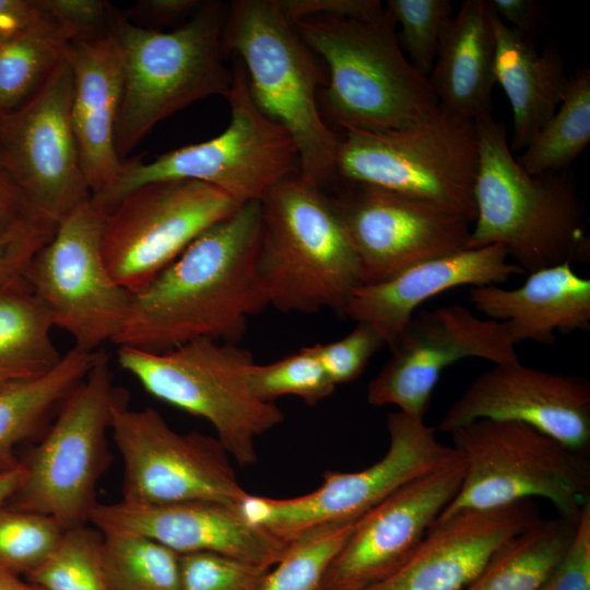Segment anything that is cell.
Wrapping results in <instances>:
<instances>
[{
    "label": "cell",
    "mask_w": 590,
    "mask_h": 590,
    "mask_svg": "<svg viewBox=\"0 0 590 590\" xmlns=\"http://www.w3.org/2000/svg\"><path fill=\"white\" fill-rule=\"evenodd\" d=\"M260 233L259 201L205 229L133 295L113 344L162 353L200 339L237 343L268 307L256 271Z\"/></svg>",
    "instance_id": "cell-1"
},
{
    "label": "cell",
    "mask_w": 590,
    "mask_h": 590,
    "mask_svg": "<svg viewBox=\"0 0 590 590\" xmlns=\"http://www.w3.org/2000/svg\"><path fill=\"white\" fill-rule=\"evenodd\" d=\"M479 166L468 248L500 245L524 273L588 260L583 208L567 169L527 173L492 115L475 120Z\"/></svg>",
    "instance_id": "cell-2"
},
{
    "label": "cell",
    "mask_w": 590,
    "mask_h": 590,
    "mask_svg": "<svg viewBox=\"0 0 590 590\" xmlns=\"http://www.w3.org/2000/svg\"><path fill=\"white\" fill-rule=\"evenodd\" d=\"M227 7L204 1L169 32L132 22L114 7L109 31L123 55V87L115 148L125 158L161 121L187 106L229 94L233 73L223 62Z\"/></svg>",
    "instance_id": "cell-3"
},
{
    "label": "cell",
    "mask_w": 590,
    "mask_h": 590,
    "mask_svg": "<svg viewBox=\"0 0 590 590\" xmlns=\"http://www.w3.org/2000/svg\"><path fill=\"white\" fill-rule=\"evenodd\" d=\"M260 204L256 271L268 306L343 316L362 273L331 199L297 174L273 186Z\"/></svg>",
    "instance_id": "cell-4"
},
{
    "label": "cell",
    "mask_w": 590,
    "mask_h": 590,
    "mask_svg": "<svg viewBox=\"0 0 590 590\" xmlns=\"http://www.w3.org/2000/svg\"><path fill=\"white\" fill-rule=\"evenodd\" d=\"M293 25L328 67L323 104L343 130L389 131L438 107L428 79L401 49L386 5L370 17L312 16Z\"/></svg>",
    "instance_id": "cell-5"
},
{
    "label": "cell",
    "mask_w": 590,
    "mask_h": 590,
    "mask_svg": "<svg viewBox=\"0 0 590 590\" xmlns=\"http://www.w3.org/2000/svg\"><path fill=\"white\" fill-rule=\"evenodd\" d=\"M224 52L239 57L256 106L292 137L299 176L322 187L335 176L339 135L321 116L320 80L311 50L278 0H236L227 7Z\"/></svg>",
    "instance_id": "cell-6"
},
{
    "label": "cell",
    "mask_w": 590,
    "mask_h": 590,
    "mask_svg": "<svg viewBox=\"0 0 590 590\" xmlns=\"http://www.w3.org/2000/svg\"><path fill=\"white\" fill-rule=\"evenodd\" d=\"M226 99L227 128L219 135L186 145L144 163L123 161L115 181L91 201L107 213L125 194L156 181L188 179L210 185L236 204L261 201L283 179L299 174V156L290 133L253 103L238 60Z\"/></svg>",
    "instance_id": "cell-7"
},
{
    "label": "cell",
    "mask_w": 590,
    "mask_h": 590,
    "mask_svg": "<svg viewBox=\"0 0 590 590\" xmlns=\"http://www.w3.org/2000/svg\"><path fill=\"white\" fill-rule=\"evenodd\" d=\"M475 121L438 107L402 128L339 135L335 176L380 187L475 219Z\"/></svg>",
    "instance_id": "cell-8"
},
{
    "label": "cell",
    "mask_w": 590,
    "mask_h": 590,
    "mask_svg": "<svg viewBox=\"0 0 590 590\" xmlns=\"http://www.w3.org/2000/svg\"><path fill=\"white\" fill-rule=\"evenodd\" d=\"M117 359L148 393L209 422L240 467L257 462V439L285 420L275 403L250 391L256 362L236 343L200 339L162 353L119 346Z\"/></svg>",
    "instance_id": "cell-9"
},
{
    "label": "cell",
    "mask_w": 590,
    "mask_h": 590,
    "mask_svg": "<svg viewBox=\"0 0 590 590\" xmlns=\"http://www.w3.org/2000/svg\"><path fill=\"white\" fill-rule=\"evenodd\" d=\"M464 462L461 487L438 520L543 498L577 520L590 503V460L519 422L477 420L450 433Z\"/></svg>",
    "instance_id": "cell-10"
},
{
    "label": "cell",
    "mask_w": 590,
    "mask_h": 590,
    "mask_svg": "<svg viewBox=\"0 0 590 590\" xmlns=\"http://www.w3.org/2000/svg\"><path fill=\"white\" fill-rule=\"evenodd\" d=\"M387 430L388 450L368 468L327 471L319 487L292 498L248 494L237 506L240 514L291 547L316 531L356 521L402 486L461 457L453 446L439 441L422 418L392 412Z\"/></svg>",
    "instance_id": "cell-11"
},
{
    "label": "cell",
    "mask_w": 590,
    "mask_h": 590,
    "mask_svg": "<svg viewBox=\"0 0 590 590\" xmlns=\"http://www.w3.org/2000/svg\"><path fill=\"white\" fill-rule=\"evenodd\" d=\"M118 390L109 355L97 350L87 375L24 463L15 508L52 517L64 529L90 523L97 484L110 463L107 435Z\"/></svg>",
    "instance_id": "cell-12"
},
{
    "label": "cell",
    "mask_w": 590,
    "mask_h": 590,
    "mask_svg": "<svg viewBox=\"0 0 590 590\" xmlns=\"http://www.w3.org/2000/svg\"><path fill=\"white\" fill-rule=\"evenodd\" d=\"M110 434L122 461L125 503L238 506L249 494L216 438L179 433L153 408L131 409L120 390L111 408Z\"/></svg>",
    "instance_id": "cell-13"
},
{
    "label": "cell",
    "mask_w": 590,
    "mask_h": 590,
    "mask_svg": "<svg viewBox=\"0 0 590 590\" xmlns=\"http://www.w3.org/2000/svg\"><path fill=\"white\" fill-rule=\"evenodd\" d=\"M105 212L91 199L58 223L24 279L74 347L95 352L121 330L133 295L110 275L102 252Z\"/></svg>",
    "instance_id": "cell-14"
},
{
    "label": "cell",
    "mask_w": 590,
    "mask_h": 590,
    "mask_svg": "<svg viewBox=\"0 0 590 590\" xmlns=\"http://www.w3.org/2000/svg\"><path fill=\"white\" fill-rule=\"evenodd\" d=\"M239 205L219 189L175 179L140 186L106 214L102 252L113 279L135 295L205 229Z\"/></svg>",
    "instance_id": "cell-15"
},
{
    "label": "cell",
    "mask_w": 590,
    "mask_h": 590,
    "mask_svg": "<svg viewBox=\"0 0 590 590\" xmlns=\"http://www.w3.org/2000/svg\"><path fill=\"white\" fill-rule=\"evenodd\" d=\"M73 74L66 57L22 105L0 114V162L31 208L59 223L87 202L71 121Z\"/></svg>",
    "instance_id": "cell-16"
},
{
    "label": "cell",
    "mask_w": 590,
    "mask_h": 590,
    "mask_svg": "<svg viewBox=\"0 0 590 590\" xmlns=\"http://www.w3.org/2000/svg\"><path fill=\"white\" fill-rule=\"evenodd\" d=\"M390 349L391 355L367 387L366 400L422 420L448 366L469 357L494 365L520 363L504 323L480 318L461 305L414 315Z\"/></svg>",
    "instance_id": "cell-17"
},
{
    "label": "cell",
    "mask_w": 590,
    "mask_h": 590,
    "mask_svg": "<svg viewBox=\"0 0 590 590\" xmlns=\"http://www.w3.org/2000/svg\"><path fill=\"white\" fill-rule=\"evenodd\" d=\"M347 184L330 199L358 258L362 284L468 248L472 223L463 216L380 187Z\"/></svg>",
    "instance_id": "cell-18"
},
{
    "label": "cell",
    "mask_w": 590,
    "mask_h": 590,
    "mask_svg": "<svg viewBox=\"0 0 590 590\" xmlns=\"http://www.w3.org/2000/svg\"><path fill=\"white\" fill-rule=\"evenodd\" d=\"M463 475L460 457L402 486L361 516L329 564L320 590H359L398 569L456 497Z\"/></svg>",
    "instance_id": "cell-19"
},
{
    "label": "cell",
    "mask_w": 590,
    "mask_h": 590,
    "mask_svg": "<svg viewBox=\"0 0 590 590\" xmlns=\"http://www.w3.org/2000/svg\"><path fill=\"white\" fill-rule=\"evenodd\" d=\"M477 420L523 423L587 453L590 385L576 374L551 373L521 363L495 365L470 384L434 429L450 434Z\"/></svg>",
    "instance_id": "cell-20"
},
{
    "label": "cell",
    "mask_w": 590,
    "mask_h": 590,
    "mask_svg": "<svg viewBox=\"0 0 590 590\" xmlns=\"http://www.w3.org/2000/svg\"><path fill=\"white\" fill-rule=\"evenodd\" d=\"M90 523L102 532L152 539L182 555L210 552L272 568L290 546L251 524L237 506L192 502L144 506L97 503Z\"/></svg>",
    "instance_id": "cell-21"
},
{
    "label": "cell",
    "mask_w": 590,
    "mask_h": 590,
    "mask_svg": "<svg viewBox=\"0 0 590 590\" xmlns=\"http://www.w3.org/2000/svg\"><path fill=\"white\" fill-rule=\"evenodd\" d=\"M536 519L533 500H520L438 520L404 564L359 590H465L496 550Z\"/></svg>",
    "instance_id": "cell-22"
},
{
    "label": "cell",
    "mask_w": 590,
    "mask_h": 590,
    "mask_svg": "<svg viewBox=\"0 0 590 590\" xmlns=\"http://www.w3.org/2000/svg\"><path fill=\"white\" fill-rule=\"evenodd\" d=\"M523 273L500 245L467 248L422 261L385 281L358 285L343 316L368 324L392 347L427 299L459 286L500 285Z\"/></svg>",
    "instance_id": "cell-23"
},
{
    "label": "cell",
    "mask_w": 590,
    "mask_h": 590,
    "mask_svg": "<svg viewBox=\"0 0 590 590\" xmlns=\"http://www.w3.org/2000/svg\"><path fill=\"white\" fill-rule=\"evenodd\" d=\"M73 74L71 121L83 173L92 196L118 177L122 160L115 129L123 87V55L110 31L69 43Z\"/></svg>",
    "instance_id": "cell-24"
},
{
    "label": "cell",
    "mask_w": 590,
    "mask_h": 590,
    "mask_svg": "<svg viewBox=\"0 0 590 590\" xmlns=\"http://www.w3.org/2000/svg\"><path fill=\"white\" fill-rule=\"evenodd\" d=\"M469 299L488 319L504 323L515 343L552 345L556 332L590 329V280L570 262L528 274L519 287L473 286Z\"/></svg>",
    "instance_id": "cell-25"
},
{
    "label": "cell",
    "mask_w": 590,
    "mask_h": 590,
    "mask_svg": "<svg viewBox=\"0 0 590 590\" xmlns=\"http://www.w3.org/2000/svg\"><path fill=\"white\" fill-rule=\"evenodd\" d=\"M492 13L488 1H463L441 37L427 76L441 108L473 121L493 110Z\"/></svg>",
    "instance_id": "cell-26"
},
{
    "label": "cell",
    "mask_w": 590,
    "mask_h": 590,
    "mask_svg": "<svg viewBox=\"0 0 590 590\" xmlns=\"http://www.w3.org/2000/svg\"><path fill=\"white\" fill-rule=\"evenodd\" d=\"M492 24L494 79L512 109L509 146L512 152L522 151L557 109L569 76L556 47L550 44L539 52L530 36L506 25L494 10Z\"/></svg>",
    "instance_id": "cell-27"
},
{
    "label": "cell",
    "mask_w": 590,
    "mask_h": 590,
    "mask_svg": "<svg viewBox=\"0 0 590 590\" xmlns=\"http://www.w3.org/2000/svg\"><path fill=\"white\" fill-rule=\"evenodd\" d=\"M54 327L24 276L0 282V381L33 379L60 363L63 354L52 341Z\"/></svg>",
    "instance_id": "cell-28"
},
{
    "label": "cell",
    "mask_w": 590,
    "mask_h": 590,
    "mask_svg": "<svg viewBox=\"0 0 590 590\" xmlns=\"http://www.w3.org/2000/svg\"><path fill=\"white\" fill-rule=\"evenodd\" d=\"M96 352V351H95ZM95 352L72 347L49 373L0 390V471L16 467L14 447L33 435L91 369Z\"/></svg>",
    "instance_id": "cell-29"
},
{
    "label": "cell",
    "mask_w": 590,
    "mask_h": 590,
    "mask_svg": "<svg viewBox=\"0 0 590 590\" xmlns=\"http://www.w3.org/2000/svg\"><path fill=\"white\" fill-rule=\"evenodd\" d=\"M577 522L536 519L505 541L465 590H539L567 553Z\"/></svg>",
    "instance_id": "cell-30"
},
{
    "label": "cell",
    "mask_w": 590,
    "mask_h": 590,
    "mask_svg": "<svg viewBox=\"0 0 590 590\" xmlns=\"http://www.w3.org/2000/svg\"><path fill=\"white\" fill-rule=\"evenodd\" d=\"M590 141V70L569 76L565 95L551 118L517 157L531 175L557 173L583 152Z\"/></svg>",
    "instance_id": "cell-31"
},
{
    "label": "cell",
    "mask_w": 590,
    "mask_h": 590,
    "mask_svg": "<svg viewBox=\"0 0 590 590\" xmlns=\"http://www.w3.org/2000/svg\"><path fill=\"white\" fill-rule=\"evenodd\" d=\"M70 37L58 25L0 44V114L26 102L66 57Z\"/></svg>",
    "instance_id": "cell-32"
},
{
    "label": "cell",
    "mask_w": 590,
    "mask_h": 590,
    "mask_svg": "<svg viewBox=\"0 0 590 590\" xmlns=\"http://www.w3.org/2000/svg\"><path fill=\"white\" fill-rule=\"evenodd\" d=\"M102 533L108 590H180L179 554L135 533Z\"/></svg>",
    "instance_id": "cell-33"
},
{
    "label": "cell",
    "mask_w": 590,
    "mask_h": 590,
    "mask_svg": "<svg viewBox=\"0 0 590 590\" xmlns=\"http://www.w3.org/2000/svg\"><path fill=\"white\" fill-rule=\"evenodd\" d=\"M104 535L93 526L66 529L48 557L25 578L42 590H108Z\"/></svg>",
    "instance_id": "cell-34"
},
{
    "label": "cell",
    "mask_w": 590,
    "mask_h": 590,
    "mask_svg": "<svg viewBox=\"0 0 590 590\" xmlns=\"http://www.w3.org/2000/svg\"><path fill=\"white\" fill-rule=\"evenodd\" d=\"M252 394L263 401L294 396L308 405L328 398L335 389L326 374L312 345L268 364L255 363L248 371Z\"/></svg>",
    "instance_id": "cell-35"
},
{
    "label": "cell",
    "mask_w": 590,
    "mask_h": 590,
    "mask_svg": "<svg viewBox=\"0 0 590 590\" xmlns=\"http://www.w3.org/2000/svg\"><path fill=\"white\" fill-rule=\"evenodd\" d=\"M354 522L324 528L293 544L268 571L259 590H320L328 566Z\"/></svg>",
    "instance_id": "cell-36"
},
{
    "label": "cell",
    "mask_w": 590,
    "mask_h": 590,
    "mask_svg": "<svg viewBox=\"0 0 590 590\" xmlns=\"http://www.w3.org/2000/svg\"><path fill=\"white\" fill-rule=\"evenodd\" d=\"M64 530L47 515L0 507V566L25 577L48 557Z\"/></svg>",
    "instance_id": "cell-37"
},
{
    "label": "cell",
    "mask_w": 590,
    "mask_h": 590,
    "mask_svg": "<svg viewBox=\"0 0 590 590\" xmlns=\"http://www.w3.org/2000/svg\"><path fill=\"white\" fill-rule=\"evenodd\" d=\"M398 40L410 62L424 75L432 71L441 37L453 15L449 0H387Z\"/></svg>",
    "instance_id": "cell-38"
},
{
    "label": "cell",
    "mask_w": 590,
    "mask_h": 590,
    "mask_svg": "<svg viewBox=\"0 0 590 590\" xmlns=\"http://www.w3.org/2000/svg\"><path fill=\"white\" fill-rule=\"evenodd\" d=\"M179 567L180 590H259L271 569L210 552L179 555Z\"/></svg>",
    "instance_id": "cell-39"
},
{
    "label": "cell",
    "mask_w": 590,
    "mask_h": 590,
    "mask_svg": "<svg viewBox=\"0 0 590 590\" xmlns=\"http://www.w3.org/2000/svg\"><path fill=\"white\" fill-rule=\"evenodd\" d=\"M312 346L326 374L337 387L357 379L371 357L386 345L371 327L357 322L343 338Z\"/></svg>",
    "instance_id": "cell-40"
},
{
    "label": "cell",
    "mask_w": 590,
    "mask_h": 590,
    "mask_svg": "<svg viewBox=\"0 0 590 590\" xmlns=\"http://www.w3.org/2000/svg\"><path fill=\"white\" fill-rule=\"evenodd\" d=\"M58 223L33 212L0 239V282L24 276L35 255L51 239Z\"/></svg>",
    "instance_id": "cell-41"
},
{
    "label": "cell",
    "mask_w": 590,
    "mask_h": 590,
    "mask_svg": "<svg viewBox=\"0 0 590 590\" xmlns=\"http://www.w3.org/2000/svg\"><path fill=\"white\" fill-rule=\"evenodd\" d=\"M70 42L109 31L113 5L103 0H37Z\"/></svg>",
    "instance_id": "cell-42"
},
{
    "label": "cell",
    "mask_w": 590,
    "mask_h": 590,
    "mask_svg": "<svg viewBox=\"0 0 590 590\" xmlns=\"http://www.w3.org/2000/svg\"><path fill=\"white\" fill-rule=\"evenodd\" d=\"M539 590H590V503L578 518L567 553Z\"/></svg>",
    "instance_id": "cell-43"
},
{
    "label": "cell",
    "mask_w": 590,
    "mask_h": 590,
    "mask_svg": "<svg viewBox=\"0 0 590 590\" xmlns=\"http://www.w3.org/2000/svg\"><path fill=\"white\" fill-rule=\"evenodd\" d=\"M292 23L312 16L361 19L370 17L384 11L379 0H278Z\"/></svg>",
    "instance_id": "cell-44"
},
{
    "label": "cell",
    "mask_w": 590,
    "mask_h": 590,
    "mask_svg": "<svg viewBox=\"0 0 590 590\" xmlns=\"http://www.w3.org/2000/svg\"><path fill=\"white\" fill-rule=\"evenodd\" d=\"M54 25L58 24L37 0H0V44Z\"/></svg>",
    "instance_id": "cell-45"
},
{
    "label": "cell",
    "mask_w": 590,
    "mask_h": 590,
    "mask_svg": "<svg viewBox=\"0 0 590 590\" xmlns=\"http://www.w3.org/2000/svg\"><path fill=\"white\" fill-rule=\"evenodd\" d=\"M204 3L202 0H141L130 10L132 19L167 25L190 19Z\"/></svg>",
    "instance_id": "cell-46"
},
{
    "label": "cell",
    "mask_w": 590,
    "mask_h": 590,
    "mask_svg": "<svg viewBox=\"0 0 590 590\" xmlns=\"http://www.w3.org/2000/svg\"><path fill=\"white\" fill-rule=\"evenodd\" d=\"M33 212L22 190L0 166V239Z\"/></svg>",
    "instance_id": "cell-47"
},
{
    "label": "cell",
    "mask_w": 590,
    "mask_h": 590,
    "mask_svg": "<svg viewBox=\"0 0 590 590\" xmlns=\"http://www.w3.org/2000/svg\"><path fill=\"white\" fill-rule=\"evenodd\" d=\"M498 17L509 27L530 36L540 17V4L534 0H489Z\"/></svg>",
    "instance_id": "cell-48"
},
{
    "label": "cell",
    "mask_w": 590,
    "mask_h": 590,
    "mask_svg": "<svg viewBox=\"0 0 590 590\" xmlns=\"http://www.w3.org/2000/svg\"><path fill=\"white\" fill-rule=\"evenodd\" d=\"M26 476L24 463H19L16 467L0 471V507L21 488Z\"/></svg>",
    "instance_id": "cell-49"
},
{
    "label": "cell",
    "mask_w": 590,
    "mask_h": 590,
    "mask_svg": "<svg viewBox=\"0 0 590 590\" xmlns=\"http://www.w3.org/2000/svg\"><path fill=\"white\" fill-rule=\"evenodd\" d=\"M0 590H42L25 577L0 566Z\"/></svg>",
    "instance_id": "cell-50"
},
{
    "label": "cell",
    "mask_w": 590,
    "mask_h": 590,
    "mask_svg": "<svg viewBox=\"0 0 590 590\" xmlns=\"http://www.w3.org/2000/svg\"><path fill=\"white\" fill-rule=\"evenodd\" d=\"M10 382H3V381H0V390H2L7 385H9Z\"/></svg>",
    "instance_id": "cell-51"
},
{
    "label": "cell",
    "mask_w": 590,
    "mask_h": 590,
    "mask_svg": "<svg viewBox=\"0 0 590 590\" xmlns=\"http://www.w3.org/2000/svg\"><path fill=\"white\" fill-rule=\"evenodd\" d=\"M0 166H2V165H1V162H0Z\"/></svg>",
    "instance_id": "cell-52"
}]
</instances>
